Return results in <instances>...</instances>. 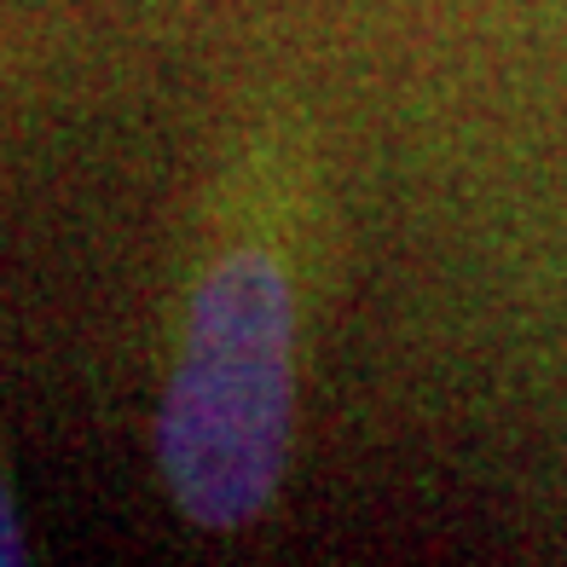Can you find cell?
I'll list each match as a JSON object with an SVG mask.
<instances>
[{"instance_id": "obj_1", "label": "cell", "mask_w": 567, "mask_h": 567, "mask_svg": "<svg viewBox=\"0 0 567 567\" xmlns=\"http://www.w3.org/2000/svg\"><path fill=\"white\" fill-rule=\"evenodd\" d=\"M290 284L267 255H231L197 290L186 348L157 411V457L179 515L238 533L290 457Z\"/></svg>"}, {"instance_id": "obj_2", "label": "cell", "mask_w": 567, "mask_h": 567, "mask_svg": "<svg viewBox=\"0 0 567 567\" xmlns=\"http://www.w3.org/2000/svg\"><path fill=\"white\" fill-rule=\"evenodd\" d=\"M18 561H23V527H18V515H12L7 486H0V567H18Z\"/></svg>"}]
</instances>
